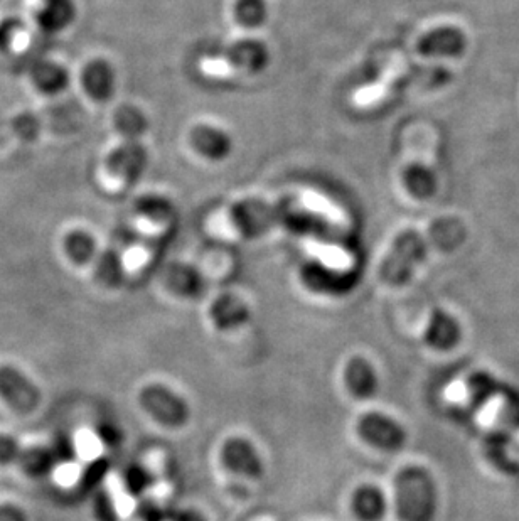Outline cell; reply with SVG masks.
<instances>
[{"mask_svg": "<svg viewBox=\"0 0 519 521\" xmlns=\"http://www.w3.org/2000/svg\"><path fill=\"white\" fill-rule=\"evenodd\" d=\"M395 505L402 521H434L439 493L432 474L420 466H408L396 474Z\"/></svg>", "mask_w": 519, "mask_h": 521, "instance_id": "cell-1", "label": "cell"}, {"mask_svg": "<svg viewBox=\"0 0 519 521\" xmlns=\"http://www.w3.org/2000/svg\"><path fill=\"white\" fill-rule=\"evenodd\" d=\"M140 403L157 422L167 427H181L189 419V407L184 398L171 388L154 383L140 393Z\"/></svg>", "mask_w": 519, "mask_h": 521, "instance_id": "cell-2", "label": "cell"}, {"mask_svg": "<svg viewBox=\"0 0 519 521\" xmlns=\"http://www.w3.org/2000/svg\"><path fill=\"white\" fill-rule=\"evenodd\" d=\"M427 255L425 240L415 231L403 233L398 238L391 252V257L385 265V279L391 284H405L412 277L413 270L422 264Z\"/></svg>", "mask_w": 519, "mask_h": 521, "instance_id": "cell-3", "label": "cell"}, {"mask_svg": "<svg viewBox=\"0 0 519 521\" xmlns=\"http://www.w3.org/2000/svg\"><path fill=\"white\" fill-rule=\"evenodd\" d=\"M359 434L364 441L381 451H398L407 442V432L395 419L380 412H370L359 420Z\"/></svg>", "mask_w": 519, "mask_h": 521, "instance_id": "cell-4", "label": "cell"}, {"mask_svg": "<svg viewBox=\"0 0 519 521\" xmlns=\"http://www.w3.org/2000/svg\"><path fill=\"white\" fill-rule=\"evenodd\" d=\"M221 459L231 473L243 478L258 479L263 476V461L252 442L243 437L228 439L221 449Z\"/></svg>", "mask_w": 519, "mask_h": 521, "instance_id": "cell-5", "label": "cell"}, {"mask_svg": "<svg viewBox=\"0 0 519 521\" xmlns=\"http://www.w3.org/2000/svg\"><path fill=\"white\" fill-rule=\"evenodd\" d=\"M467 44V36L462 29L444 26L423 34L418 41V51L425 56L461 58L466 53Z\"/></svg>", "mask_w": 519, "mask_h": 521, "instance_id": "cell-6", "label": "cell"}, {"mask_svg": "<svg viewBox=\"0 0 519 521\" xmlns=\"http://www.w3.org/2000/svg\"><path fill=\"white\" fill-rule=\"evenodd\" d=\"M425 343L437 351H449L461 343L462 328L459 321L444 309H435L425 328Z\"/></svg>", "mask_w": 519, "mask_h": 521, "instance_id": "cell-7", "label": "cell"}, {"mask_svg": "<svg viewBox=\"0 0 519 521\" xmlns=\"http://www.w3.org/2000/svg\"><path fill=\"white\" fill-rule=\"evenodd\" d=\"M344 376H346L349 392L353 393L354 397L370 398L378 390L375 368L371 366L370 361L364 360L361 356H356L349 361Z\"/></svg>", "mask_w": 519, "mask_h": 521, "instance_id": "cell-8", "label": "cell"}, {"mask_svg": "<svg viewBox=\"0 0 519 521\" xmlns=\"http://www.w3.org/2000/svg\"><path fill=\"white\" fill-rule=\"evenodd\" d=\"M353 511L361 521H378L385 516L386 500L376 486H361L353 495Z\"/></svg>", "mask_w": 519, "mask_h": 521, "instance_id": "cell-9", "label": "cell"}, {"mask_svg": "<svg viewBox=\"0 0 519 521\" xmlns=\"http://www.w3.org/2000/svg\"><path fill=\"white\" fill-rule=\"evenodd\" d=\"M216 328L231 329L247 323L248 307L236 297H221L211 311Z\"/></svg>", "mask_w": 519, "mask_h": 521, "instance_id": "cell-10", "label": "cell"}, {"mask_svg": "<svg viewBox=\"0 0 519 521\" xmlns=\"http://www.w3.org/2000/svg\"><path fill=\"white\" fill-rule=\"evenodd\" d=\"M83 86L91 97L103 100L113 90V73L110 66L103 61H95L83 71Z\"/></svg>", "mask_w": 519, "mask_h": 521, "instance_id": "cell-11", "label": "cell"}, {"mask_svg": "<svg viewBox=\"0 0 519 521\" xmlns=\"http://www.w3.org/2000/svg\"><path fill=\"white\" fill-rule=\"evenodd\" d=\"M403 181L408 191L418 199H427L437 191V178L429 167L423 164H412L405 169Z\"/></svg>", "mask_w": 519, "mask_h": 521, "instance_id": "cell-12", "label": "cell"}, {"mask_svg": "<svg viewBox=\"0 0 519 521\" xmlns=\"http://www.w3.org/2000/svg\"><path fill=\"white\" fill-rule=\"evenodd\" d=\"M31 76H33L34 85L38 86L41 92L49 93V95L63 90L68 81L66 71L54 63H39L34 66Z\"/></svg>", "mask_w": 519, "mask_h": 521, "instance_id": "cell-13", "label": "cell"}, {"mask_svg": "<svg viewBox=\"0 0 519 521\" xmlns=\"http://www.w3.org/2000/svg\"><path fill=\"white\" fill-rule=\"evenodd\" d=\"M469 393H471L472 402L482 405L498 393V382L491 373L479 371V373H474L469 380Z\"/></svg>", "mask_w": 519, "mask_h": 521, "instance_id": "cell-14", "label": "cell"}, {"mask_svg": "<svg viewBox=\"0 0 519 521\" xmlns=\"http://www.w3.org/2000/svg\"><path fill=\"white\" fill-rule=\"evenodd\" d=\"M71 6L66 0H51L49 6L41 12V22L43 27L49 29H59L70 21Z\"/></svg>", "mask_w": 519, "mask_h": 521, "instance_id": "cell-15", "label": "cell"}, {"mask_svg": "<svg viewBox=\"0 0 519 521\" xmlns=\"http://www.w3.org/2000/svg\"><path fill=\"white\" fill-rule=\"evenodd\" d=\"M66 248H68L70 257L75 258L76 262H86V260H90L91 253H93V240L86 233L76 231L66 238Z\"/></svg>", "mask_w": 519, "mask_h": 521, "instance_id": "cell-16", "label": "cell"}, {"mask_svg": "<svg viewBox=\"0 0 519 521\" xmlns=\"http://www.w3.org/2000/svg\"><path fill=\"white\" fill-rule=\"evenodd\" d=\"M236 11H238L241 22L257 24V22H262L265 17V4H263V0H240Z\"/></svg>", "mask_w": 519, "mask_h": 521, "instance_id": "cell-17", "label": "cell"}, {"mask_svg": "<svg viewBox=\"0 0 519 521\" xmlns=\"http://www.w3.org/2000/svg\"><path fill=\"white\" fill-rule=\"evenodd\" d=\"M76 449L83 459H93L100 452V441L97 437L91 436L90 432H80L76 436Z\"/></svg>", "mask_w": 519, "mask_h": 521, "instance_id": "cell-18", "label": "cell"}, {"mask_svg": "<svg viewBox=\"0 0 519 521\" xmlns=\"http://www.w3.org/2000/svg\"><path fill=\"white\" fill-rule=\"evenodd\" d=\"M54 481L59 484V486H73L76 483V479L80 478V468L76 466V464H71V462H66V464H61L59 468L54 469Z\"/></svg>", "mask_w": 519, "mask_h": 521, "instance_id": "cell-19", "label": "cell"}, {"mask_svg": "<svg viewBox=\"0 0 519 521\" xmlns=\"http://www.w3.org/2000/svg\"><path fill=\"white\" fill-rule=\"evenodd\" d=\"M22 127H26V129L21 130L19 134L24 135L26 139H33L36 132H38V122L34 117H21V119H17L16 129H22Z\"/></svg>", "mask_w": 519, "mask_h": 521, "instance_id": "cell-20", "label": "cell"}, {"mask_svg": "<svg viewBox=\"0 0 519 521\" xmlns=\"http://www.w3.org/2000/svg\"><path fill=\"white\" fill-rule=\"evenodd\" d=\"M181 521H203L199 516L196 515H189V513H186V515L181 516Z\"/></svg>", "mask_w": 519, "mask_h": 521, "instance_id": "cell-21", "label": "cell"}]
</instances>
